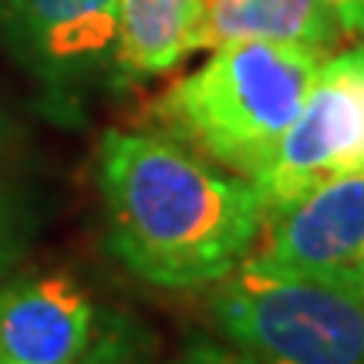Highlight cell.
Listing matches in <instances>:
<instances>
[{"instance_id":"obj_2","label":"cell","mask_w":364,"mask_h":364,"mask_svg":"<svg viewBox=\"0 0 364 364\" xmlns=\"http://www.w3.org/2000/svg\"><path fill=\"white\" fill-rule=\"evenodd\" d=\"M321 61L270 41L223 44L159 98V118L172 142L250 182L300 115Z\"/></svg>"},{"instance_id":"obj_4","label":"cell","mask_w":364,"mask_h":364,"mask_svg":"<svg viewBox=\"0 0 364 364\" xmlns=\"http://www.w3.org/2000/svg\"><path fill=\"white\" fill-rule=\"evenodd\" d=\"M364 169V44L324 58L300 115L250 179L273 213L321 182Z\"/></svg>"},{"instance_id":"obj_6","label":"cell","mask_w":364,"mask_h":364,"mask_svg":"<svg viewBox=\"0 0 364 364\" xmlns=\"http://www.w3.org/2000/svg\"><path fill=\"white\" fill-rule=\"evenodd\" d=\"M118 0H0V31L44 85L75 88L112 58Z\"/></svg>"},{"instance_id":"obj_14","label":"cell","mask_w":364,"mask_h":364,"mask_svg":"<svg viewBox=\"0 0 364 364\" xmlns=\"http://www.w3.org/2000/svg\"><path fill=\"white\" fill-rule=\"evenodd\" d=\"M4 139H7V129H4V122H0V152H4Z\"/></svg>"},{"instance_id":"obj_10","label":"cell","mask_w":364,"mask_h":364,"mask_svg":"<svg viewBox=\"0 0 364 364\" xmlns=\"http://www.w3.org/2000/svg\"><path fill=\"white\" fill-rule=\"evenodd\" d=\"M172 364H263L250 354L236 351L233 344L226 341H209V338H199V341H189Z\"/></svg>"},{"instance_id":"obj_9","label":"cell","mask_w":364,"mask_h":364,"mask_svg":"<svg viewBox=\"0 0 364 364\" xmlns=\"http://www.w3.org/2000/svg\"><path fill=\"white\" fill-rule=\"evenodd\" d=\"M199 0H118L112 65L118 81L166 75L193 51Z\"/></svg>"},{"instance_id":"obj_7","label":"cell","mask_w":364,"mask_h":364,"mask_svg":"<svg viewBox=\"0 0 364 364\" xmlns=\"http://www.w3.org/2000/svg\"><path fill=\"white\" fill-rule=\"evenodd\" d=\"M95 344V304L68 273L0 287V364H78Z\"/></svg>"},{"instance_id":"obj_1","label":"cell","mask_w":364,"mask_h":364,"mask_svg":"<svg viewBox=\"0 0 364 364\" xmlns=\"http://www.w3.org/2000/svg\"><path fill=\"white\" fill-rule=\"evenodd\" d=\"M95 169L108 250L145 284L213 287L260 240L257 189L166 135L105 132Z\"/></svg>"},{"instance_id":"obj_5","label":"cell","mask_w":364,"mask_h":364,"mask_svg":"<svg viewBox=\"0 0 364 364\" xmlns=\"http://www.w3.org/2000/svg\"><path fill=\"white\" fill-rule=\"evenodd\" d=\"M263 223L267 240L247 260L364 294V169L300 193Z\"/></svg>"},{"instance_id":"obj_12","label":"cell","mask_w":364,"mask_h":364,"mask_svg":"<svg viewBox=\"0 0 364 364\" xmlns=\"http://www.w3.org/2000/svg\"><path fill=\"white\" fill-rule=\"evenodd\" d=\"M348 38H364V0H327Z\"/></svg>"},{"instance_id":"obj_8","label":"cell","mask_w":364,"mask_h":364,"mask_svg":"<svg viewBox=\"0 0 364 364\" xmlns=\"http://www.w3.org/2000/svg\"><path fill=\"white\" fill-rule=\"evenodd\" d=\"M348 38L327 0H199L193 51L270 41L321 54Z\"/></svg>"},{"instance_id":"obj_13","label":"cell","mask_w":364,"mask_h":364,"mask_svg":"<svg viewBox=\"0 0 364 364\" xmlns=\"http://www.w3.org/2000/svg\"><path fill=\"white\" fill-rule=\"evenodd\" d=\"M78 364H108V361H105V358H102V354H98V351H88V354H85V358H81Z\"/></svg>"},{"instance_id":"obj_3","label":"cell","mask_w":364,"mask_h":364,"mask_svg":"<svg viewBox=\"0 0 364 364\" xmlns=\"http://www.w3.org/2000/svg\"><path fill=\"white\" fill-rule=\"evenodd\" d=\"M226 344L263 364H364V294L243 260L209 297Z\"/></svg>"},{"instance_id":"obj_11","label":"cell","mask_w":364,"mask_h":364,"mask_svg":"<svg viewBox=\"0 0 364 364\" xmlns=\"http://www.w3.org/2000/svg\"><path fill=\"white\" fill-rule=\"evenodd\" d=\"M21 250V230H17V206L0 193V277L11 267V260Z\"/></svg>"}]
</instances>
